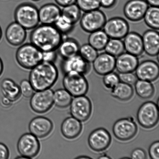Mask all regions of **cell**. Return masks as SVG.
Returning a JSON list of instances; mask_svg holds the SVG:
<instances>
[{"instance_id": "cell-1", "label": "cell", "mask_w": 159, "mask_h": 159, "mask_svg": "<svg viewBox=\"0 0 159 159\" xmlns=\"http://www.w3.org/2000/svg\"><path fill=\"white\" fill-rule=\"evenodd\" d=\"M63 35L54 25L41 24L32 30L30 43L42 51L57 50Z\"/></svg>"}, {"instance_id": "cell-2", "label": "cell", "mask_w": 159, "mask_h": 159, "mask_svg": "<svg viewBox=\"0 0 159 159\" xmlns=\"http://www.w3.org/2000/svg\"><path fill=\"white\" fill-rule=\"evenodd\" d=\"M58 75L54 63L42 61L31 69L29 81L36 91L47 89L57 82Z\"/></svg>"}, {"instance_id": "cell-3", "label": "cell", "mask_w": 159, "mask_h": 159, "mask_svg": "<svg viewBox=\"0 0 159 159\" xmlns=\"http://www.w3.org/2000/svg\"><path fill=\"white\" fill-rule=\"evenodd\" d=\"M14 18L15 21L26 30L34 29L40 23L39 9L30 3H22L17 6Z\"/></svg>"}, {"instance_id": "cell-4", "label": "cell", "mask_w": 159, "mask_h": 159, "mask_svg": "<svg viewBox=\"0 0 159 159\" xmlns=\"http://www.w3.org/2000/svg\"><path fill=\"white\" fill-rule=\"evenodd\" d=\"M16 61L21 67L31 70L42 61V51L32 43L22 44L16 53Z\"/></svg>"}, {"instance_id": "cell-5", "label": "cell", "mask_w": 159, "mask_h": 159, "mask_svg": "<svg viewBox=\"0 0 159 159\" xmlns=\"http://www.w3.org/2000/svg\"><path fill=\"white\" fill-rule=\"evenodd\" d=\"M158 107L152 101H147L140 106L137 114L139 124L144 128L152 129L159 120Z\"/></svg>"}, {"instance_id": "cell-6", "label": "cell", "mask_w": 159, "mask_h": 159, "mask_svg": "<svg viewBox=\"0 0 159 159\" xmlns=\"http://www.w3.org/2000/svg\"><path fill=\"white\" fill-rule=\"evenodd\" d=\"M63 83L65 89L74 97L84 96L88 90L87 79L83 75L79 73L71 72L65 74Z\"/></svg>"}, {"instance_id": "cell-7", "label": "cell", "mask_w": 159, "mask_h": 159, "mask_svg": "<svg viewBox=\"0 0 159 159\" xmlns=\"http://www.w3.org/2000/svg\"><path fill=\"white\" fill-rule=\"evenodd\" d=\"M80 20L81 28L89 33L102 29L107 20L105 14L99 9L85 12Z\"/></svg>"}, {"instance_id": "cell-8", "label": "cell", "mask_w": 159, "mask_h": 159, "mask_svg": "<svg viewBox=\"0 0 159 159\" xmlns=\"http://www.w3.org/2000/svg\"><path fill=\"white\" fill-rule=\"evenodd\" d=\"M114 135L121 141H127L132 139L136 135L138 128L136 123L132 118H121L114 124Z\"/></svg>"}, {"instance_id": "cell-9", "label": "cell", "mask_w": 159, "mask_h": 159, "mask_svg": "<svg viewBox=\"0 0 159 159\" xmlns=\"http://www.w3.org/2000/svg\"><path fill=\"white\" fill-rule=\"evenodd\" d=\"M53 95L54 92L49 89L34 93L30 101L31 108L37 113H46L53 105Z\"/></svg>"}, {"instance_id": "cell-10", "label": "cell", "mask_w": 159, "mask_h": 159, "mask_svg": "<svg viewBox=\"0 0 159 159\" xmlns=\"http://www.w3.org/2000/svg\"><path fill=\"white\" fill-rule=\"evenodd\" d=\"M17 149L21 157L30 159L38 155L40 150V143L37 137L32 134H25L18 140Z\"/></svg>"}, {"instance_id": "cell-11", "label": "cell", "mask_w": 159, "mask_h": 159, "mask_svg": "<svg viewBox=\"0 0 159 159\" xmlns=\"http://www.w3.org/2000/svg\"><path fill=\"white\" fill-rule=\"evenodd\" d=\"M70 105L71 115L80 121H86L91 116V102L89 99L84 95L75 97Z\"/></svg>"}, {"instance_id": "cell-12", "label": "cell", "mask_w": 159, "mask_h": 159, "mask_svg": "<svg viewBox=\"0 0 159 159\" xmlns=\"http://www.w3.org/2000/svg\"><path fill=\"white\" fill-rule=\"evenodd\" d=\"M102 29L109 38L122 39L129 32V26L124 19L116 17L107 20Z\"/></svg>"}, {"instance_id": "cell-13", "label": "cell", "mask_w": 159, "mask_h": 159, "mask_svg": "<svg viewBox=\"0 0 159 159\" xmlns=\"http://www.w3.org/2000/svg\"><path fill=\"white\" fill-rule=\"evenodd\" d=\"M111 137L108 131L103 128L93 130L89 135L88 142L92 150L96 152H103L110 146Z\"/></svg>"}, {"instance_id": "cell-14", "label": "cell", "mask_w": 159, "mask_h": 159, "mask_svg": "<svg viewBox=\"0 0 159 159\" xmlns=\"http://www.w3.org/2000/svg\"><path fill=\"white\" fill-rule=\"evenodd\" d=\"M61 68L65 74L75 72L84 75L89 72L90 65V63L78 54L69 58L63 59Z\"/></svg>"}, {"instance_id": "cell-15", "label": "cell", "mask_w": 159, "mask_h": 159, "mask_svg": "<svg viewBox=\"0 0 159 159\" xmlns=\"http://www.w3.org/2000/svg\"><path fill=\"white\" fill-rule=\"evenodd\" d=\"M149 7L145 0H130L125 5L124 15L130 21H139L143 19Z\"/></svg>"}, {"instance_id": "cell-16", "label": "cell", "mask_w": 159, "mask_h": 159, "mask_svg": "<svg viewBox=\"0 0 159 159\" xmlns=\"http://www.w3.org/2000/svg\"><path fill=\"white\" fill-rule=\"evenodd\" d=\"M135 71L139 80L153 82L159 77V65L153 60L143 61L139 63Z\"/></svg>"}, {"instance_id": "cell-17", "label": "cell", "mask_w": 159, "mask_h": 159, "mask_svg": "<svg viewBox=\"0 0 159 159\" xmlns=\"http://www.w3.org/2000/svg\"><path fill=\"white\" fill-rule=\"evenodd\" d=\"M53 128L52 121L43 116L34 118L30 122L29 130L30 133L37 138H44L51 133Z\"/></svg>"}, {"instance_id": "cell-18", "label": "cell", "mask_w": 159, "mask_h": 159, "mask_svg": "<svg viewBox=\"0 0 159 159\" xmlns=\"http://www.w3.org/2000/svg\"><path fill=\"white\" fill-rule=\"evenodd\" d=\"M115 61L116 57L105 52L98 54L92 63L95 72L100 75L104 76L115 69Z\"/></svg>"}, {"instance_id": "cell-19", "label": "cell", "mask_w": 159, "mask_h": 159, "mask_svg": "<svg viewBox=\"0 0 159 159\" xmlns=\"http://www.w3.org/2000/svg\"><path fill=\"white\" fill-rule=\"evenodd\" d=\"M26 37V30L16 22L10 23L6 29V39L12 46H21L24 43Z\"/></svg>"}, {"instance_id": "cell-20", "label": "cell", "mask_w": 159, "mask_h": 159, "mask_svg": "<svg viewBox=\"0 0 159 159\" xmlns=\"http://www.w3.org/2000/svg\"><path fill=\"white\" fill-rule=\"evenodd\" d=\"M142 37L144 51L148 55L158 56L159 51V34L154 29L146 31Z\"/></svg>"}, {"instance_id": "cell-21", "label": "cell", "mask_w": 159, "mask_h": 159, "mask_svg": "<svg viewBox=\"0 0 159 159\" xmlns=\"http://www.w3.org/2000/svg\"><path fill=\"white\" fill-rule=\"evenodd\" d=\"M124 44L126 52L138 57L144 52L142 37L138 33L129 32L124 37Z\"/></svg>"}, {"instance_id": "cell-22", "label": "cell", "mask_w": 159, "mask_h": 159, "mask_svg": "<svg viewBox=\"0 0 159 159\" xmlns=\"http://www.w3.org/2000/svg\"><path fill=\"white\" fill-rule=\"evenodd\" d=\"M116 57L115 69L120 74L133 72L139 63L138 57L127 52H124Z\"/></svg>"}, {"instance_id": "cell-23", "label": "cell", "mask_w": 159, "mask_h": 159, "mask_svg": "<svg viewBox=\"0 0 159 159\" xmlns=\"http://www.w3.org/2000/svg\"><path fill=\"white\" fill-rule=\"evenodd\" d=\"M61 15V10L57 5L49 3L39 9V21L42 24L53 25Z\"/></svg>"}, {"instance_id": "cell-24", "label": "cell", "mask_w": 159, "mask_h": 159, "mask_svg": "<svg viewBox=\"0 0 159 159\" xmlns=\"http://www.w3.org/2000/svg\"><path fill=\"white\" fill-rule=\"evenodd\" d=\"M82 125L81 121L74 117H69L63 121L61 132L65 138L74 139L78 137L82 132Z\"/></svg>"}, {"instance_id": "cell-25", "label": "cell", "mask_w": 159, "mask_h": 159, "mask_svg": "<svg viewBox=\"0 0 159 159\" xmlns=\"http://www.w3.org/2000/svg\"><path fill=\"white\" fill-rule=\"evenodd\" d=\"M80 47L75 39L64 37L57 49V54L63 59L69 58L79 54Z\"/></svg>"}, {"instance_id": "cell-26", "label": "cell", "mask_w": 159, "mask_h": 159, "mask_svg": "<svg viewBox=\"0 0 159 159\" xmlns=\"http://www.w3.org/2000/svg\"><path fill=\"white\" fill-rule=\"evenodd\" d=\"M1 90L4 96L8 98L12 102L19 99L21 96L19 86L12 80L5 79L1 83Z\"/></svg>"}, {"instance_id": "cell-27", "label": "cell", "mask_w": 159, "mask_h": 159, "mask_svg": "<svg viewBox=\"0 0 159 159\" xmlns=\"http://www.w3.org/2000/svg\"><path fill=\"white\" fill-rule=\"evenodd\" d=\"M109 37L103 30L95 31L90 33L88 43L98 51L103 50L109 40Z\"/></svg>"}, {"instance_id": "cell-28", "label": "cell", "mask_w": 159, "mask_h": 159, "mask_svg": "<svg viewBox=\"0 0 159 159\" xmlns=\"http://www.w3.org/2000/svg\"><path fill=\"white\" fill-rule=\"evenodd\" d=\"M134 89L131 85L120 82L111 90L112 96L121 101L129 100L133 96Z\"/></svg>"}, {"instance_id": "cell-29", "label": "cell", "mask_w": 159, "mask_h": 159, "mask_svg": "<svg viewBox=\"0 0 159 159\" xmlns=\"http://www.w3.org/2000/svg\"><path fill=\"white\" fill-rule=\"evenodd\" d=\"M137 94L143 99H148L153 96L155 93L154 86L149 81L139 80L135 84Z\"/></svg>"}, {"instance_id": "cell-30", "label": "cell", "mask_w": 159, "mask_h": 159, "mask_svg": "<svg viewBox=\"0 0 159 159\" xmlns=\"http://www.w3.org/2000/svg\"><path fill=\"white\" fill-rule=\"evenodd\" d=\"M146 25L152 29L158 30L159 29V9L158 7H149L144 16Z\"/></svg>"}, {"instance_id": "cell-31", "label": "cell", "mask_w": 159, "mask_h": 159, "mask_svg": "<svg viewBox=\"0 0 159 159\" xmlns=\"http://www.w3.org/2000/svg\"><path fill=\"white\" fill-rule=\"evenodd\" d=\"M54 104L60 108L68 107L72 101V96L65 89H59L54 93Z\"/></svg>"}, {"instance_id": "cell-32", "label": "cell", "mask_w": 159, "mask_h": 159, "mask_svg": "<svg viewBox=\"0 0 159 159\" xmlns=\"http://www.w3.org/2000/svg\"><path fill=\"white\" fill-rule=\"evenodd\" d=\"M106 52L115 57L125 51L124 42L121 39H110L104 49Z\"/></svg>"}, {"instance_id": "cell-33", "label": "cell", "mask_w": 159, "mask_h": 159, "mask_svg": "<svg viewBox=\"0 0 159 159\" xmlns=\"http://www.w3.org/2000/svg\"><path fill=\"white\" fill-rule=\"evenodd\" d=\"M75 25L69 19L62 14L53 24L56 29L63 35L71 32L74 29Z\"/></svg>"}, {"instance_id": "cell-34", "label": "cell", "mask_w": 159, "mask_h": 159, "mask_svg": "<svg viewBox=\"0 0 159 159\" xmlns=\"http://www.w3.org/2000/svg\"><path fill=\"white\" fill-rule=\"evenodd\" d=\"M61 14L69 19L75 24L79 21L82 16L81 10L76 3L63 7Z\"/></svg>"}, {"instance_id": "cell-35", "label": "cell", "mask_w": 159, "mask_h": 159, "mask_svg": "<svg viewBox=\"0 0 159 159\" xmlns=\"http://www.w3.org/2000/svg\"><path fill=\"white\" fill-rule=\"evenodd\" d=\"M79 54L89 63H92L98 55V51L89 43L80 47Z\"/></svg>"}, {"instance_id": "cell-36", "label": "cell", "mask_w": 159, "mask_h": 159, "mask_svg": "<svg viewBox=\"0 0 159 159\" xmlns=\"http://www.w3.org/2000/svg\"><path fill=\"white\" fill-rule=\"evenodd\" d=\"M76 4L84 12L99 9L101 7L99 0H76Z\"/></svg>"}, {"instance_id": "cell-37", "label": "cell", "mask_w": 159, "mask_h": 159, "mask_svg": "<svg viewBox=\"0 0 159 159\" xmlns=\"http://www.w3.org/2000/svg\"><path fill=\"white\" fill-rule=\"evenodd\" d=\"M120 82L119 75L111 72L104 75L103 82L106 88L111 90Z\"/></svg>"}, {"instance_id": "cell-38", "label": "cell", "mask_w": 159, "mask_h": 159, "mask_svg": "<svg viewBox=\"0 0 159 159\" xmlns=\"http://www.w3.org/2000/svg\"><path fill=\"white\" fill-rule=\"evenodd\" d=\"M20 88L22 95L26 98H31L34 93L33 87L27 80H23L20 83Z\"/></svg>"}, {"instance_id": "cell-39", "label": "cell", "mask_w": 159, "mask_h": 159, "mask_svg": "<svg viewBox=\"0 0 159 159\" xmlns=\"http://www.w3.org/2000/svg\"><path fill=\"white\" fill-rule=\"evenodd\" d=\"M119 77L120 81L130 85L135 84L138 79L136 75L133 72L120 73Z\"/></svg>"}, {"instance_id": "cell-40", "label": "cell", "mask_w": 159, "mask_h": 159, "mask_svg": "<svg viewBox=\"0 0 159 159\" xmlns=\"http://www.w3.org/2000/svg\"><path fill=\"white\" fill-rule=\"evenodd\" d=\"M57 50L42 51V61H43L54 63L57 60Z\"/></svg>"}, {"instance_id": "cell-41", "label": "cell", "mask_w": 159, "mask_h": 159, "mask_svg": "<svg viewBox=\"0 0 159 159\" xmlns=\"http://www.w3.org/2000/svg\"><path fill=\"white\" fill-rule=\"evenodd\" d=\"M159 142L158 141L154 142L149 148V157L152 159H159Z\"/></svg>"}, {"instance_id": "cell-42", "label": "cell", "mask_w": 159, "mask_h": 159, "mask_svg": "<svg viewBox=\"0 0 159 159\" xmlns=\"http://www.w3.org/2000/svg\"><path fill=\"white\" fill-rule=\"evenodd\" d=\"M131 158L134 159H145L147 158V155L144 149L138 148L132 151Z\"/></svg>"}, {"instance_id": "cell-43", "label": "cell", "mask_w": 159, "mask_h": 159, "mask_svg": "<svg viewBox=\"0 0 159 159\" xmlns=\"http://www.w3.org/2000/svg\"><path fill=\"white\" fill-rule=\"evenodd\" d=\"M9 152L8 148L5 144L0 143V159L8 158Z\"/></svg>"}, {"instance_id": "cell-44", "label": "cell", "mask_w": 159, "mask_h": 159, "mask_svg": "<svg viewBox=\"0 0 159 159\" xmlns=\"http://www.w3.org/2000/svg\"><path fill=\"white\" fill-rule=\"evenodd\" d=\"M117 0H99L101 7L106 9H110L114 7Z\"/></svg>"}, {"instance_id": "cell-45", "label": "cell", "mask_w": 159, "mask_h": 159, "mask_svg": "<svg viewBox=\"0 0 159 159\" xmlns=\"http://www.w3.org/2000/svg\"><path fill=\"white\" fill-rule=\"evenodd\" d=\"M57 5L64 7L70 5L75 4L76 0H54Z\"/></svg>"}, {"instance_id": "cell-46", "label": "cell", "mask_w": 159, "mask_h": 159, "mask_svg": "<svg viewBox=\"0 0 159 159\" xmlns=\"http://www.w3.org/2000/svg\"><path fill=\"white\" fill-rule=\"evenodd\" d=\"M12 102L5 97H3L2 99L1 104L2 107L6 108H8L11 106Z\"/></svg>"}, {"instance_id": "cell-47", "label": "cell", "mask_w": 159, "mask_h": 159, "mask_svg": "<svg viewBox=\"0 0 159 159\" xmlns=\"http://www.w3.org/2000/svg\"><path fill=\"white\" fill-rule=\"evenodd\" d=\"M149 5L159 7V0H145Z\"/></svg>"}, {"instance_id": "cell-48", "label": "cell", "mask_w": 159, "mask_h": 159, "mask_svg": "<svg viewBox=\"0 0 159 159\" xmlns=\"http://www.w3.org/2000/svg\"><path fill=\"white\" fill-rule=\"evenodd\" d=\"M3 70H4V64H3L2 60L0 57V76L2 74Z\"/></svg>"}, {"instance_id": "cell-49", "label": "cell", "mask_w": 159, "mask_h": 159, "mask_svg": "<svg viewBox=\"0 0 159 159\" xmlns=\"http://www.w3.org/2000/svg\"><path fill=\"white\" fill-rule=\"evenodd\" d=\"M98 159H111L110 157L108 156H107V155H102L101 156H100L99 158H98Z\"/></svg>"}, {"instance_id": "cell-50", "label": "cell", "mask_w": 159, "mask_h": 159, "mask_svg": "<svg viewBox=\"0 0 159 159\" xmlns=\"http://www.w3.org/2000/svg\"><path fill=\"white\" fill-rule=\"evenodd\" d=\"M76 159H91L90 157H87V156H81L77 157V158H76Z\"/></svg>"}, {"instance_id": "cell-51", "label": "cell", "mask_w": 159, "mask_h": 159, "mask_svg": "<svg viewBox=\"0 0 159 159\" xmlns=\"http://www.w3.org/2000/svg\"><path fill=\"white\" fill-rule=\"evenodd\" d=\"M2 30L1 26H0V41H1L2 38Z\"/></svg>"}, {"instance_id": "cell-52", "label": "cell", "mask_w": 159, "mask_h": 159, "mask_svg": "<svg viewBox=\"0 0 159 159\" xmlns=\"http://www.w3.org/2000/svg\"><path fill=\"white\" fill-rule=\"evenodd\" d=\"M32 1L37 2V1H40V0H32Z\"/></svg>"}]
</instances>
